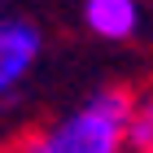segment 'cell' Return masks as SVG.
<instances>
[{
	"mask_svg": "<svg viewBox=\"0 0 153 153\" xmlns=\"http://www.w3.org/2000/svg\"><path fill=\"white\" fill-rule=\"evenodd\" d=\"M83 22L96 39H131L140 31L136 0H83Z\"/></svg>",
	"mask_w": 153,
	"mask_h": 153,
	"instance_id": "3",
	"label": "cell"
},
{
	"mask_svg": "<svg viewBox=\"0 0 153 153\" xmlns=\"http://www.w3.org/2000/svg\"><path fill=\"white\" fill-rule=\"evenodd\" d=\"M149 153H153V149H149Z\"/></svg>",
	"mask_w": 153,
	"mask_h": 153,
	"instance_id": "5",
	"label": "cell"
},
{
	"mask_svg": "<svg viewBox=\"0 0 153 153\" xmlns=\"http://www.w3.org/2000/svg\"><path fill=\"white\" fill-rule=\"evenodd\" d=\"M39 26L22 22V18H0V96H9L18 83L31 74L39 61Z\"/></svg>",
	"mask_w": 153,
	"mask_h": 153,
	"instance_id": "2",
	"label": "cell"
},
{
	"mask_svg": "<svg viewBox=\"0 0 153 153\" xmlns=\"http://www.w3.org/2000/svg\"><path fill=\"white\" fill-rule=\"evenodd\" d=\"M123 144L136 153L153 149V96H131L127 123H123Z\"/></svg>",
	"mask_w": 153,
	"mask_h": 153,
	"instance_id": "4",
	"label": "cell"
},
{
	"mask_svg": "<svg viewBox=\"0 0 153 153\" xmlns=\"http://www.w3.org/2000/svg\"><path fill=\"white\" fill-rule=\"evenodd\" d=\"M127 109H131V92L105 88V92L88 96L79 109H70L66 118L26 136L13 153H127L123 144Z\"/></svg>",
	"mask_w": 153,
	"mask_h": 153,
	"instance_id": "1",
	"label": "cell"
}]
</instances>
